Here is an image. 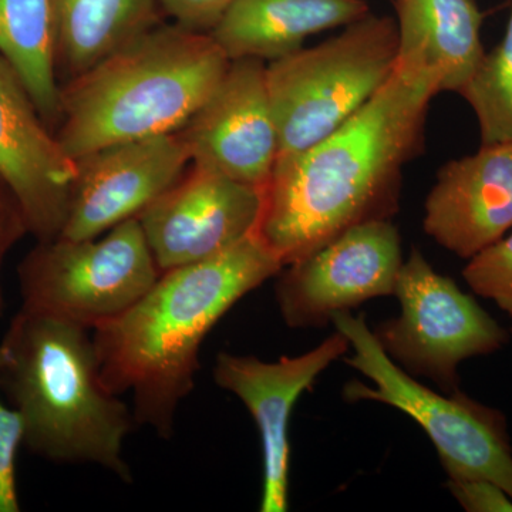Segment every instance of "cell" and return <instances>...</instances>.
I'll return each mask as SVG.
<instances>
[{
	"label": "cell",
	"instance_id": "obj_7",
	"mask_svg": "<svg viewBox=\"0 0 512 512\" xmlns=\"http://www.w3.org/2000/svg\"><path fill=\"white\" fill-rule=\"evenodd\" d=\"M160 275L137 218L97 238L37 241L18 268L22 309L87 330L130 309Z\"/></svg>",
	"mask_w": 512,
	"mask_h": 512
},
{
	"label": "cell",
	"instance_id": "obj_14",
	"mask_svg": "<svg viewBox=\"0 0 512 512\" xmlns=\"http://www.w3.org/2000/svg\"><path fill=\"white\" fill-rule=\"evenodd\" d=\"M76 177L67 156L8 62L0 56V181L37 241L59 237Z\"/></svg>",
	"mask_w": 512,
	"mask_h": 512
},
{
	"label": "cell",
	"instance_id": "obj_24",
	"mask_svg": "<svg viewBox=\"0 0 512 512\" xmlns=\"http://www.w3.org/2000/svg\"><path fill=\"white\" fill-rule=\"evenodd\" d=\"M157 2L180 28L210 35L235 0H157Z\"/></svg>",
	"mask_w": 512,
	"mask_h": 512
},
{
	"label": "cell",
	"instance_id": "obj_20",
	"mask_svg": "<svg viewBox=\"0 0 512 512\" xmlns=\"http://www.w3.org/2000/svg\"><path fill=\"white\" fill-rule=\"evenodd\" d=\"M460 94L476 113L481 146L512 141V8L504 39L485 53Z\"/></svg>",
	"mask_w": 512,
	"mask_h": 512
},
{
	"label": "cell",
	"instance_id": "obj_5",
	"mask_svg": "<svg viewBox=\"0 0 512 512\" xmlns=\"http://www.w3.org/2000/svg\"><path fill=\"white\" fill-rule=\"evenodd\" d=\"M396 60V19L367 13L338 36L266 64L278 158L301 153L355 116L390 79Z\"/></svg>",
	"mask_w": 512,
	"mask_h": 512
},
{
	"label": "cell",
	"instance_id": "obj_21",
	"mask_svg": "<svg viewBox=\"0 0 512 512\" xmlns=\"http://www.w3.org/2000/svg\"><path fill=\"white\" fill-rule=\"evenodd\" d=\"M463 276L477 295L491 299L512 318V229L510 235L473 256Z\"/></svg>",
	"mask_w": 512,
	"mask_h": 512
},
{
	"label": "cell",
	"instance_id": "obj_17",
	"mask_svg": "<svg viewBox=\"0 0 512 512\" xmlns=\"http://www.w3.org/2000/svg\"><path fill=\"white\" fill-rule=\"evenodd\" d=\"M370 13L366 0H235L210 35L231 60H272L302 49L309 36Z\"/></svg>",
	"mask_w": 512,
	"mask_h": 512
},
{
	"label": "cell",
	"instance_id": "obj_13",
	"mask_svg": "<svg viewBox=\"0 0 512 512\" xmlns=\"http://www.w3.org/2000/svg\"><path fill=\"white\" fill-rule=\"evenodd\" d=\"M178 133L192 164L265 190L279 154L265 60H231L217 89Z\"/></svg>",
	"mask_w": 512,
	"mask_h": 512
},
{
	"label": "cell",
	"instance_id": "obj_1",
	"mask_svg": "<svg viewBox=\"0 0 512 512\" xmlns=\"http://www.w3.org/2000/svg\"><path fill=\"white\" fill-rule=\"evenodd\" d=\"M436 94L394 67L382 89L338 130L276 160L258 234L284 266L357 224L392 217L400 171Z\"/></svg>",
	"mask_w": 512,
	"mask_h": 512
},
{
	"label": "cell",
	"instance_id": "obj_8",
	"mask_svg": "<svg viewBox=\"0 0 512 512\" xmlns=\"http://www.w3.org/2000/svg\"><path fill=\"white\" fill-rule=\"evenodd\" d=\"M394 296L400 315L373 330L384 353L404 372L433 380L444 393L458 389V366L490 355L507 343V332L413 249L403 261Z\"/></svg>",
	"mask_w": 512,
	"mask_h": 512
},
{
	"label": "cell",
	"instance_id": "obj_23",
	"mask_svg": "<svg viewBox=\"0 0 512 512\" xmlns=\"http://www.w3.org/2000/svg\"><path fill=\"white\" fill-rule=\"evenodd\" d=\"M447 487L468 512H512L511 495L487 478H448Z\"/></svg>",
	"mask_w": 512,
	"mask_h": 512
},
{
	"label": "cell",
	"instance_id": "obj_15",
	"mask_svg": "<svg viewBox=\"0 0 512 512\" xmlns=\"http://www.w3.org/2000/svg\"><path fill=\"white\" fill-rule=\"evenodd\" d=\"M423 227L464 259L505 237L512 229V141L444 165L427 197Z\"/></svg>",
	"mask_w": 512,
	"mask_h": 512
},
{
	"label": "cell",
	"instance_id": "obj_2",
	"mask_svg": "<svg viewBox=\"0 0 512 512\" xmlns=\"http://www.w3.org/2000/svg\"><path fill=\"white\" fill-rule=\"evenodd\" d=\"M282 268L256 231L220 255L163 272L130 309L93 330L101 380L117 396L131 394L137 426L173 439L202 343L232 306Z\"/></svg>",
	"mask_w": 512,
	"mask_h": 512
},
{
	"label": "cell",
	"instance_id": "obj_18",
	"mask_svg": "<svg viewBox=\"0 0 512 512\" xmlns=\"http://www.w3.org/2000/svg\"><path fill=\"white\" fill-rule=\"evenodd\" d=\"M59 23L55 0H0V56L28 90L47 127L60 123Z\"/></svg>",
	"mask_w": 512,
	"mask_h": 512
},
{
	"label": "cell",
	"instance_id": "obj_22",
	"mask_svg": "<svg viewBox=\"0 0 512 512\" xmlns=\"http://www.w3.org/2000/svg\"><path fill=\"white\" fill-rule=\"evenodd\" d=\"M3 352L0 349V365ZM25 443V424L18 410L0 400V512H19L16 457Z\"/></svg>",
	"mask_w": 512,
	"mask_h": 512
},
{
	"label": "cell",
	"instance_id": "obj_16",
	"mask_svg": "<svg viewBox=\"0 0 512 512\" xmlns=\"http://www.w3.org/2000/svg\"><path fill=\"white\" fill-rule=\"evenodd\" d=\"M396 67L437 94L460 93L485 55L474 0H396Z\"/></svg>",
	"mask_w": 512,
	"mask_h": 512
},
{
	"label": "cell",
	"instance_id": "obj_3",
	"mask_svg": "<svg viewBox=\"0 0 512 512\" xmlns=\"http://www.w3.org/2000/svg\"><path fill=\"white\" fill-rule=\"evenodd\" d=\"M0 387L25 424V446L56 464H96L124 483L133 410L100 376L89 330L20 309L0 343Z\"/></svg>",
	"mask_w": 512,
	"mask_h": 512
},
{
	"label": "cell",
	"instance_id": "obj_9",
	"mask_svg": "<svg viewBox=\"0 0 512 512\" xmlns=\"http://www.w3.org/2000/svg\"><path fill=\"white\" fill-rule=\"evenodd\" d=\"M402 238L390 220L362 222L282 268L275 298L286 326L323 328L333 316L394 295Z\"/></svg>",
	"mask_w": 512,
	"mask_h": 512
},
{
	"label": "cell",
	"instance_id": "obj_11",
	"mask_svg": "<svg viewBox=\"0 0 512 512\" xmlns=\"http://www.w3.org/2000/svg\"><path fill=\"white\" fill-rule=\"evenodd\" d=\"M349 340L336 330L301 356L265 362L251 355L220 352L212 367L214 382L237 396L251 413L262 446V494L259 511L286 512L289 507V420L293 407L318 377L349 352Z\"/></svg>",
	"mask_w": 512,
	"mask_h": 512
},
{
	"label": "cell",
	"instance_id": "obj_19",
	"mask_svg": "<svg viewBox=\"0 0 512 512\" xmlns=\"http://www.w3.org/2000/svg\"><path fill=\"white\" fill-rule=\"evenodd\" d=\"M57 69L74 79L157 25L156 0H55Z\"/></svg>",
	"mask_w": 512,
	"mask_h": 512
},
{
	"label": "cell",
	"instance_id": "obj_12",
	"mask_svg": "<svg viewBox=\"0 0 512 512\" xmlns=\"http://www.w3.org/2000/svg\"><path fill=\"white\" fill-rule=\"evenodd\" d=\"M59 237L92 239L137 218L192 163L180 133L113 144L77 158Z\"/></svg>",
	"mask_w": 512,
	"mask_h": 512
},
{
	"label": "cell",
	"instance_id": "obj_6",
	"mask_svg": "<svg viewBox=\"0 0 512 512\" xmlns=\"http://www.w3.org/2000/svg\"><path fill=\"white\" fill-rule=\"evenodd\" d=\"M336 330L349 340L346 365L370 384L352 380L343 387L346 402H376L416 421L439 454L448 478H487L512 498V448L504 414L466 396L460 389L437 393L384 353L363 315L336 313Z\"/></svg>",
	"mask_w": 512,
	"mask_h": 512
},
{
	"label": "cell",
	"instance_id": "obj_4",
	"mask_svg": "<svg viewBox=\"0 0 512 512\" xmlns=\"http://www.w3.org/2000/svg\"><path fill=\"white\" fill-rule=\"evenodd\" d=\"M229 64L211 35L154 26L62 87L57 140L77 160L113 144L178 133Z\"/></svg>",
	"mask_w": 512,
	"mask_h": 512
},
{
	"label": "cell",
	"instance_id": "obj_25",
	"mask_svg": "<svg viewBox=\"0 0 512 512\" xmlns=\"http://www.w3.org/2000/svg\"><path fill=\"white\" fill-rule=\"evenodd\" d=\"M25 234H29V231L19 204L5 184L0 181V271L10 249ZM3 308H5V301H3L2 286H0V316Z\"/></svg>",
	"mask_w": 512,
	"mask_h": 512
},
{
	"label": "cell",
	"instance_id": "obj_10",
	"mask_svg": "<svg viewBox=\"0 0 512 512\" xmlns=\"http://www.w3.org/2000/svg\"><path fill=\"white\" fill-rule=\"evenodd\" d=\"M264 190L192 164L138 215L161 274L220 255L258 231Z\"/></svg>",
	"mask_w": 512,
	"mask_h": 512
}]
</instances>
